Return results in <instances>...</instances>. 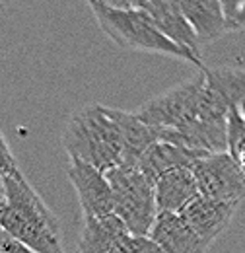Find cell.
<instances>
[{"label": "cell", "instance_id": "obj_1", "mask_svg": "<svg viewBox=\"0 0 245 253\" xmlns=\"http://www.w3.org/2000/svg\"><path fill=\"white\" fill-rule=\"evenodd\" d=\"M2 181L6 209L0 214V226L33 253H64L59 220L26 175L16 169Z\"/></svg>", "mask_w": 245, "mask_h": 253}, {"label": "cell", "instance_id": "obj_2", "mask_svg": "<svg viewBox=\"0 0 245 253\" xmlns=\"http://www.w3.org/2000/svg\"><path fill=\"white\" fill-rule=\"evenodd\" d=\"M62 146L70 160L90 164L103 173L122 166L124 144L121 128L111 107L101 103L84 105L68 119Z\"/></svg>", "mask_w": 245, "mask_h": 253}, {"label": "cell", "instance_id": "obj_3", "mask_svg": "<svg viewBox=\"0 0 245 253\" xmlns=\"http://www.w3.org/2000/svg\"><path fill=\"white\" fill-rule=\"evenodd\" d=\"M92 8L101 32L105 33L115 45L121 49H132V51H146V53H158L167 55L175 59H183L191 64L204 68L203 57L185 49L181 45L167 39L152 24L150 16L144 10H121L109 6L105 0H86Z\"/></svg>", "mask_w": 245, "mask_h": 253}, {"label": "cell", "instance_id": "obj_4", "mask_svg": "<svg viewBox=\"0 0 245 253\" xmlns=\"http://www.w3.org/2000/svg\"><path fill=\"white\" fill-rule=\"evenodd\" d=\"M115 199V214L130 234L148 236L158 216L154 183L138 168H115L107 173Z\"/></svg>", "mask_w": 245, "mask_h": 253}, {"label": "cell", "instance_id": "obj_5", "mask_svg": "<svg viewBox=\"0 0 245 253\" xmlns=\"http://www.w3.org/2000/svg\"><path fill=\"white\" fill-rule=\"evenodd\" d=\"M204 92V76L199 74L183 84L156 95L142 103L134 113L140 121L156 130H181L201 119V101Z\"/></svg>", "mask_w": 245, "mask_h": 253}, {"label": "cell", "instance_id": "obj_6", "mask_svg": "<svg viewBox=\"0 0 245 253\" xmlns=\"http://www.w3.org/2000/svg\"><path fill=\"white\" fill-rule=\"evenodd\" d=\"M199 193L216 201L242 203L245 199V175L228 152L204 154L193 166Z\"/></svg>", "mask_w": 245, "mask_h": 253}, {"label": "cell", "instance_id": "obj_7", "mask_svg": "<svg viewBox=\"0 0 245 253\" xmlns=\"http://www.w3.org/2000/svg\"><path fill=\"white\" fill-rule=\"evenodd\" d=\"M66 175L78 195L82 218H99L115 212L113 189L101 169L78 160H70Z\"/></svg>", "mask_w": 245, "mask_h": 253}, {"label": "cell", "instance_id": "obj_8", "mask_svg": "<svg viewBox=\"0 0 245 253\" xmlns=\"http://www.w3.org/2000/svg\"><path fill=\"white\" fill-rule=\"evenodd\" d=\"M238 205L240 203H226V201H216L210 197L199 195L179 214L210 246L228 230L230 222L236 214Z\"/></svg>", "mask_w": 245, "mask_h": 253}, {"label": "cell", "instance_id": "obj_9", "mask_svg": "<svg viewBox=\"0 0 245 253\" xmlns=\"http://www.w3.org/2000/svg\"><path fill=\"white\" fill-rule=\"evenodd\" d=\"M148 238L165 253H206L210 248L177 212H158Z\"/></svg>", "mask_w": 245, "mask_h": 253}, {"label": "cell", "instance_id": "obj_10", "mask_svg": "<svg viewBox=\"0 0 245 253\" xmlns=\"http://www.w3.org/2000/svg\"><path fill=\"white\" fill-rule=\"evenodd\" d=\"M140 10H144L150 16L152 24L167 39L201 55V51H199L201 43H199L195 32L191 30L189 22L185 20L183 12L175 0H148L144 4V8H140Z\"/></svg>", "mask_w": 245, "mask_h": 253}, {"label": "cell", "instance_id": "obj_11", "mask_svg": "<svg viewBox=\"0 0 245 253\" xmlns=\"http://www.w3.org/2000/svg\"><path fill=\"white\" fill-rule=\"evenodd\" d=\"M199 43H212L230 32L220 0H175Z\"/></svg>", "mask_w": 245, "mask_h": 253}, {"label": "cell", "instance_id": "obj_12", "mask_svg": "<svg viewBox=\"0 0 245 253\" xmlns=\"http://www.w3.org/2000/svg\"><path fill=\"white\" fill-rule=\"evenodd\" d=\"M208 152H201V150H189L183 146H175L169 142H154L152 146L144 152V156L138 162V169L156 183L163 173L171 171V169H179V168H189L193 169V166L197 164V160L204 156Z\"/></svg>", "mask_w": 245, "mask_h": 253}, {"label": "cell", "instance_id": "obj_13", "mask_svg": "<svg viewBox=\"0 0 245 253\" xmlns=\"http://www.w3.org/2000/svg\"><path fill=\"white\" fill-rule=\"evenodd\" d=\"M154 191H156L158 212H177V214L195 197L201 195L193 169L189 168H179L163 173L154 183Z\"/></svg>", "mask_w": 245, "mask_h": 253}, {"label": "cell", "instance_id": "obj_14", "mask_svg": "<svg viewBox=\"0 0 245 253\" xmlns=\"http://www.w3.org/2000/svg\"><path fill=\"white\" fill-rule=\"evenodd\" d=\"M111 113L121 128L122 144H124V154H122L121 168H136L144 152L158 142V132L156 128L148 126L144 121L136 117V113H126L121 109L111 107Z\"/></svg>", "mask_w": 245, "mask_h": 253}, {"label": "cell", "instance_id": "obj_15", "mask_svg": "<svg viewBox=\"0 0 245 253\" xmlns=\"http://www.w3.org/2000/svg\"><path fill=\"white\" fill-rule=\"evenodd\" d=\"M126 234H130L128 228L115 212L99 218H82L78 253H111Z\"/></svg>", "mask_w": 245, "mask_h": 253}, {"label": "cell", "instance_id": "obj_16", "mask_svg": "<svg viewBox=\"0 0 245 253\" xmlns=\"http://www.w3.org/2000/svg\"><path fill=\"white\" fill-rule=\"evenodd\" d=\"M204 76V88L230 111L245 103V70L230 66H204L201 68Z\"/></svg>", "mask_w": 245, "mask_h": 253}, {"label": "cell", "instance_id": "obj_17", "mask_svg": "<svg viewBox=\"0 0 245 253\" xmlns=\"http://www.w3.org/2000/svg\"><path fill=\"white\" fill-rule=\"evenodd\" d=\"M228 154L245 175V119L242 107H234L228 113Z\"/></svg>", "mask_w": 245, "mask_h": 253}, {"label": "cell", "instance_id": "obj_18", "mask_svg": "<svg viewBox=\"0 0 245 253\" xmlns=\"http://www.w3.org/2000/svg\"><path fill=\"white\" fill-rule=\"evenodd\" d=\"M111 253H165L148 236H134L126 234L117 242Z\"/></svg>", "mask_w": 245, "mask_h": 253}, {"label": "cell", "instance_id": "obj_19", "mask_svg": "<svg viewBox=\"0 0 245 253\" xmlns=\"http://www.w3.org/2000/svg\"><path fill=\"white\" fill-rule=\"evenodd\" d=\"M16 169H20V168H18L16 158H14L12 150H10L8 140L4 138V134H2V130H0V179L8 177V175L14 173Z\"/></svg>", "mask_w": 245, "mask_h": 253}, {"label": "cell", "instance_id": "obj_20", "mask_svg": "<svg viewBox=\"0 0 245 253\" xmlns=\"http://www.w3.org/2000/svg\"><path fill=\"white\" fill-rule=\"evenodd\" d=\"M109 6H113V8H121V10H132V8H136V10H140V8H144V4L148 2V0H105Z\"/></svg>", "mask_w": 245, "mask_h": 253}, {"label": "cell", "instance_id": "obj_21", "mask_svg": "<svg viewBox=\"0 0 245 253\" xmlns=\"http://www.w3.org/2000/svg\"><path fill=\"white\" fill-rule=\"evenodd\" d=\"M240 30H245V0L242 2L238 14L234 16V20L230 22V32H240Z\"/></svg>", "mask_w": 245, "mask_h": 253}, {"label": "cell", "instance_id": "obj_22", "mask_svg": "<svg viewBox=\"0 0 245 253\" xmlns=\"http://www.w3.org/2000/svg\"><path fill=\"white\" fill-rule=\"evenodd\" d=\"M4 209H6V187H4V181L0 179V214Z\"/></svg>", "mask_w": 245, "mask_h": 253}, {"label": "cell", "instance_id": "obj_23", "mask_svg": "<svg viewBox=\"0 0 245 253\" xmlns=\"http://www.w3.org/2000/svg\"><path fill=\"white\" fill-rule=\"evenodd\" d=\"M242 115H244V119H245V103L242 105Z\"/></svg>", "mask_w": 245, "mask_h": 253}]
</instances>
